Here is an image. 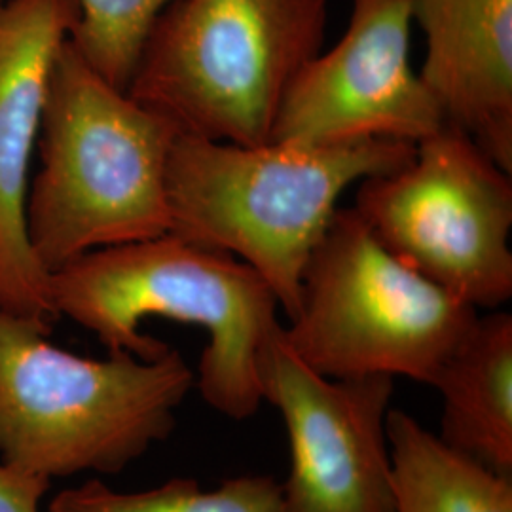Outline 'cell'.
Wrapping results in <instances>:
<instances>
[{"label": "cell", "instance_id": "cell-1", "mask_svg": "<svg viewBox=\"0 0 512 512\" xmlns=\"http://www.w3.org/2000/svg\"><path fill=\"white\" fill-rule=\"evenodd\" d=\"M54 311L93 332L109 353L154 361L171 346L141 332L165 317L207 332L198 372L203 401L234 421L262 406L260 351L281 327L274 293L236 256L165 234L97 249L50 274Z\"/></svg>", "mask_w": 512, "mask_h": 512}, {"label": "cell", "instance_id": "cell-2", "mask_svg": "<svg viewBox=\"0 0 512 512\" xmlns=\"http://www.w3.org/2000/svg\"><path fill=\"white\" fill-rule=\"evenodd\" d=\"M414 150L397 139L236 145L179 133L167 162L169 234L251 266L291 319L340 196L408 164Z\"/></svg>", "mask_w": 512, "mask_h": 512}, {"label": "cell", "instance_id": "cell-3", "mask_svg": "<svg viewBox=\"0 0 512 512\" xmlns=\"http://www.w3.org/2000/svg\"><path fill=\"white\" fill-rule=\"evenodd\" d=\"M40 129L42 169L29 184L25 228L48 274L171 232L167 162L179 131L107 82L71 38L50 67Z\"/></svg>", "mask_w": 512, "mask_h": 512}, {"label": "cell", "instance_id": "cell-4", "mask_svg": "<svg viewBox=\"0 0 512 512\" xmlns=\"http://www.w3.org/2000/svg\"><path fill=\"white\" fill-rule=\"evenodd\" d=\"M48 334L0 310V461L50 482L118 475L171 437L196 382L177 349L88 359Z\"/></svg>", "mask_w": 512, "mask_h": 512}, {"label": "cell", "instance_id": "cell-5", "mask_svg": "<svg viewBox=\"0 0 512 512\" xmlns=\"http://www.w3.org/2000/svg\"><path fill=\"white\" fill-rule=\"evenodd\" d=\"M325 29L327 0H173L148 31L128 95L179 133L268 143Z\"/></svg>", "mask_w": 512, "mask_h": 512}, {"label": "cell", "instance_id": "cell-6", "mask_svg": "<svg viewBox=\"0 0 512 512\" xmlns=\"http://www.w3.org/2000/svg\"><path fill=\"white\" fill-rule=\"evenodd\" d=\"M478 310L391 255L359 213L338 209L302 275L283 336L332 380L389 376L431 385Z\"/></svg>", "mask_w": 512, "mask_h": 512}, {"label": "cell", "instance_id": "cell-7", "mask_svg": "<svg viewBox=\"0 0 512 512\" xmlns=\"http://www.w3.org/2000/svg\"><path fill=\"white\" fill-rule=\"evenodd\" d=\"M353 209L391 255L475 310L512 298V179L454 126L361 181Z\"/></svg>", "mask_w": 512, "mask_h": 512}, {"label": "cell", "instance_id": "cell-8", "mask_svg": "<svg viewBox=\"0 0 512 512\" xmlns=\"http://www.w3.org/2000/svg\"><path fill=\"white\" fill-rule=\"evenodd\" d=\"M258 380L289 437L287 512H395L387 439L393 378L321 376L294 353L281 325L260 351Z\"/></svg>", "mask_w": 512, "mask_h": 512}, {"label": "cell", "instance_id": "cell-9", "mask_svg": "<svg viewBox=\"0 0 512 512\" xmlns=\"http://www.w3.org/2000/svg\"><path fill=\"white\" fill-rule=\"evenodd\" d=\"M414 0H353L348 29L294 76L272 141L418 143L442 128L437 101L410 65Z\"/></svg>", "mask_w": 512, "mask_h": 512}, {"label": "cell", "instance_id": "cell-10", "mask_svg": "<svg viewBox=\"0 0 512 512\" xmlns=\"http://www.w3.org/2000/svg\"><path fill=\"white\" fill-rule=\"evenodd\" d=\"M82 18L80 0H0V310L52 332L50 274L25 228L29 165L48 74Z\"/></svg>", "mask_w": 512, "mask_h": 512}, {"label": "cell", "instance_id": "cell-11", "mask_svg": "<svg viewBox=\"0 0 512 512\" xmlns=\"http://www.w3.org/2000/svg\"><path fill=\"white\" fill-rule=\"evenodd\" d=\"M414 21L444 122L512 175V0H414Z\"/></svg>", "mask_w": 512, "mask_h": 512}, {"label": "cell", "instance_id": "cell-12", "mask_svg": "<svg viewBox=\"0 0 512 512\" xmlns=\"http://www.w3.org/2000/svg\"><path fill=\"white\" fill-rule=\"evenodd\" d=\"M440 439L501 475L512 476V315L492 310L440 366Z\"/></svg>", "mask_w": 512, "mask_h": 512}, {"label": "cell", "instance_id": "cell-13", "mask_svg": "<svg viewBox=\"0 0 512 512\" xmlns=\"http://www.w3.org/2000/svg\"><path fill=\"white\" fill-rule=\"evenodd\" d=\"M395 512H512V476L448 446L403 410H389Z\"/></svg>", "mask_w": 512, "mask_h": 512}, {"label": "cell", "instance_id": "cell-14", "mask_svg": "<svg viewBox=\"0 0 512 512\" xmlns=\"http://www.w3.org/2000/svg\"><path fill=\"white\" fill-rule=\"evenodd\" d=\"M48 512H287L283 486L270 475L228 478L205 490L194 478H171L143 492H118L101 480L54 495Z\"/></svg>", "mask_w": 512, "mask_h": 512}, {"label": "cell", "instance_id": "cell-15", "mask_svg": "<svg viewBox=\"0 0 512 512\" xmlns=\"http://www.w3.org/2000/svg\"><path fill=\"white\" fill-rule=\"evenodd\" d=\"M173 0H80L71 42L114 88L128 92L154 19Z\"/></svg>", "mask_w": 512, "mask_h": 512}, {"label": "cell", "instance_id": "cell-16", "mask_svg": "<svg viewBox=\"0 0 512 512\" xmlns=\"http://www.w3.org/2000/svg\"><path fill=\"white\" fill-rule=\"evenodd\" d=\"M52 482L0 461V512H40Z\"/></svg>", "mask_w": 512, "mask_h": 512}]
</instances>
